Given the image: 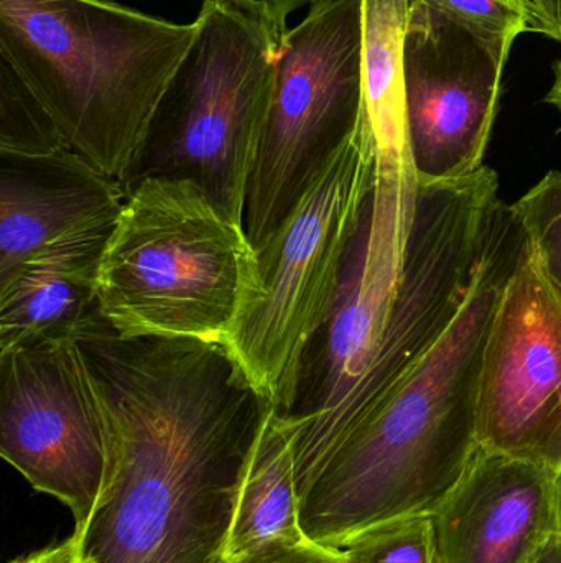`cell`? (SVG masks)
<instances>
[{"label": "cell", "instance_id": "7402d4cb", "mask_svg": "<svg viewBox=\"0 0 561 563\" xmlns=\"http://www.w3.org/2000/svg\"><path fill=\"white\" fill-rule=\"evenodd\" d=\"M9 563H85V532L72 529L65 541L46 545Z\"/></svg>", "mask_w": 561, "mask_h": 563}, {"label": "cell", "instance_id": "277c9868", "mask_svg": "<svg viewBox=\"0 0 561 563\" xmlns=\"http://www.w3.org/2000/svg\"><path fill=\"white\" fill-rule=\"evenodd\" d=\"M99 317L122 338H193L227 344L262 300L246 228L197 184L131 185L102 251Z\"/></svg>", "mask_w": 561, "mask_h": 563}, {"label": "cell", "instance_id": "5bb4252c", "mask_svg": "<svg viewBox=\"0 0 561 563\" xmlns=\"http://www.w3.org/2000/svg\"><path fill=\"white\" fill-rule=\"evenodd\" d=\"M305 419L272 407L250 453L227 539V563L310 544L300 522L295 449Z\"/></svg>", "mask_w": 561, "mask_h": 563}, {"label": "cell", "instance_id": "52a82bcc", "mask_svg": "<svg viewBox=\"0 0 561 563\" xmlns=\"http://www.w3.org/2000/svg\"><path fill=\"white\" fill-rule=\"evenodd\" d=\"M364 114V2L313 0L277 48L244 228L262 250Z\"/></svg>", "mask_w": 561, "mask_h": 563}, {"label": "cell", "instance_id": "30bf717a", "mask_svg": "<svg viewBox=\"0 0 561 563\" xmlns=\"http://www.w3.org/2000/svg\"><path fill=\"white\" fill-rule=\"evenodd\" d=\"M480 449L561 473V290L526 246L484 343Z\"/></svg>", "mask_w": 561, "mask_h": 563}, {"label": "cell", "instance_id": "e0dca14e", "mask_svg": "<svg viewBox=\"0 0 561 563\" xmlns=\"http://www.w3.org/2000/svg\"><path fill=\"white\" fill-rule=\"evenodd\" d=\"M345 563H440L434 515L379 522L335 549Z\"/></svg>", "mask_w": 561, "mask_h": 563}, {"label": "cell", "instance_id": "7a4b0ae2", "mask_svg": "<svg viewBox=\"0 0 561 563\" xmlns=\"http://www.w3.org/2000/svg\"><path fill=\"white\" fill-rule=\"evenodd\" d=\"M527 238L510 207L445 336L349 432L300 499L306 538L336 549L379 522L434 515L476 455L484 343Z\"/></svg>", "mask_w": 561, "mask_h": 563}, {"label": "cell", "instance_id": "ffe728a7", "mask_svg": "<svg viewBox=\"0 0 561 563\" xmlns=\"http://www.w3.org/2000/svg\"><path fill=\"white\" fill-rule=\"evenodd\" d=\"M527 32L539 33L561 45V0H517Z\"/></svg>", "mask_w": 561, "mask_h": 563}, {"label": "cell", "instance_id": "5b68a950", "mask_svg": "<svg viewBox=\"0 0 561 563\" xmlns=\"http://www.w3.org/2000/svg\"><path fill=\"white\" fill-rule=\"evenodd\" d=\"M375 175L378 148L362 114L358 132L323 165L257 251L262 300L227 347L257 393L280 412L295 407L303 357L332 310Z\"/></svg>", "mask_w": 561, "mask_h": 563}, {"label": "cell", "instance_id": "4fadbf2b", "mask_svg": "<svg viewBox=\"0 0 561 563\" xmlns=\"http://www.w3.org/2000/svg\"><path fill=\"white\" fill-rule=\"evenodd\" d=\"M114 223L72 231L0 276V353L72 338L99 313L96 280Z\"/></svg>", "mask_w": 561, "mask_h": 563}, {"label": "cell", "instance_id": "6da1fadb", "mask_svg": "<svg viewBox=\"0 0 561 563\" xmlns=\"http://www.w3.org/2000/svg\"><path fill=\"white\" fill-rule=\"evenodd\" d=\"M72 338L115 437L85 563H227L240 483L272 404L224 343L122 338L99 314Z\"/></svg>", "mask_w": 561, "mask_h": 563}, {"label": "cell", "instance_id": "8fae6325", "mask_svg": "<svg viewBox=\"0 0 561 563\" xmlns=\"http://www.w3.org/2000/svg\"><path fill=\"white\" fill-rule=\"evenodd\" d=\"M434 519L440 563H532L561 531L559 475L478 449Z\"/></svg>", "mask_w": 561, "mask_h": 563}, {"label": "cell", "instance_id": "ac0fdd59", "mask_svg": "<svg viewBox=\"0 0 561 563\" xmlns=\"http://www.w3.org/2000/svg\"><path fill=\"white\" fill-rule=\"evenodd\" d=\"M510 210L537 263L561 290V172H549Z\"/></svg>", "mask_w": 561, "mask_h": 563}, {"label": "cell", "instance_id": "9c48e42d", "mask_svg": "<svg viewBox=\"0 0 561 563\" xmlns=\"http://www.w3.org/2000/svg\"><path fill=\"white\" fill-rule=\"evenodd\" d=\"M520 33L526 26L481 22L441 0H407L402 68L418 185L461 180L484 167L504 69Z\"/></svg>", "mask_w": 561, "mask_h": 563}, {"label": "cell", "instance_id": "d6986e66", "mask_svg": "<svg viewBox=\"0 0 561 563\" xmlns=\"http://www.w3.org/2000/svg\"><path fill=\"white\" fill-rule=\"evenodd\" d=\"M217 2L226 3L259 22L276 40L277 48H279L280 42L290 30L287 26L290 13L313 0H217Z\"/></svg>", "mask_w": 561, "mask_h": 563}, {"label": "cell", "instance_id": "2e32d148", "mask_svg": "<svg viewBox=\"0 0 561 563\" xmlns=\"http://www.w3.org/2000/svg\"><path fill=\"white\" fill-rule=\"evenodd\" d=\"M72 152L19 76L0 63V157L42 158Z\"/></svg>", "mask_w": 561, "mask_h": 563}, {"label": "cell", "instance_id": "cb8c5ba5", "mask_svg": "<svg viewBox=\"0 0 561 563\" xmlns=\"http://www.w3.org/2000/svg\"><path fill=\"white\" fill-rule=\"evenodd\" d=\"M559 509H560V525H561V473L559 475Z\"/></svg>", "mask_w": 561, "mask_h": 563}, {"label": "cell", "instance_id": "9a60e30c", "mask_svg": "<svg viewBox=\"0 0 561 563\" xmlns=\"http://www.w3.org/2000/svg\"><path fill=\"white\" fill-rule=\"evenodd\" d=\"M364 2V122L374 139L378 161L407 164L404 42L407 0Z\"/></svg>", "mask_w": 561, "mask_h": 563}, {"label": "cell", "instance_id": "44dd1931", "mask_svg": "<svg viewBox=\"0 0 561 563\" xmlns=\"http://www.w3.org/2000/svg\"><path fill=\"white\" fill-rule=\"evenodd\" d=\"M231 563H345L335 549L310 542L295 549H272Z\"/></svg>", "mask_w": 561, "mask_h": 563}, {"label": "cell", "instance_id": "8992f818", "mask_svg": "<svg viewBox=\"0 0 561 563\" xmlns=\"http://www.w3.org/2000/svg\"><path fill=\"white\" fill-rule=\"evenodd\" d=\"M127 190L144 178L197 184L244 224L276 73L277 43L246 13L204 0Z\"/></svg>", "mask_w": 561, "mask_h": 563}, {"label": "cell", "instance_id": "ba28073f", "mask_svg": "<svg viewBox=\"0 0 561 563\" xmlns=\"http://www.w3.org/2000/svg\"><path fill=\"white\" fill-rule=\"evenodd\" d=\"M0 455L86 532L114 476L115 437L78 341L52 338L0 353Z\"/></svg>", "mask_w": 561, "mask_h": 563}, {"label": "cell", "instance_id": "d4e9b609", "mask_svg": "<svg viewBox=\"0 0 561 563\" xmlns=\"http://www.w3.org/2000/svg\"><path fill=\"white\" fill-rule=\"evenodd\" d=\"M504 2L510 3V5H514L516 9L520 10L519 2H517V0H504ZM520 12H523V10H520Z\"/></svg>", "mask_w": 561, "mask_h": 563}, {"label": "cell", "instance_id": "7c38bea8", "mask_svg": "<svg viewBox=\"0 0 561 563\" xmlns=\"http://www.w3.org/2000/svg\"><path fill=\"white\" fill-rule=\"evenodd\" d=\"M125 195L124 185L75 152L42 158L2 157L0 276L72 231L115 220Z\"/></svg>", "mask_w": 561, "mask_h": 563}, {"label": "cell", "instance_id": "603a6c76", "mask_svg": "<svg viewBox=\"0 0 561 563\" xmlns=\"http://www.w3.org/2000/svg\"><path fill=\"white\" fill-rule=\"evenodd\" d=\"M546 102L553 106L561 114V58L553 63V85L547 92Z\"/></svg>", "mask_w": 561, "mask_h": 563}, {"label": "cell", "instance_id": "3957f363", "mask_svg": "<svg viewBox=\"0 0 561 563\" xmlns=\"http://www.w3.org/2000/svg\"><path fill=\"white\" fill-rule=\"evenodd\" d=\"M197 32L115 0H0V63L66 147L125 190Z\"/></svg>", "mask_w": 561, "mask_h": 563}]
</instances>
